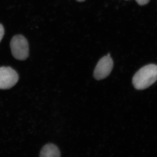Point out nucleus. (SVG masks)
Listing matches in <instances>:
<instances>
[{"label": "nucleus", "mask_w": 157, "mask_h": 157, "mask_svg": "<svg viewBox=\"0 0 157 157\" xmlns=\"http://www.w3.org/2000/svg\"><path fill=\"white\" fill-rule=\"evenodd\" d=\"M157 80V66L154 64L146 65L135 73L132 83L138 90L146 89Z\"/></svg>", "instance_id": "f257e3e1"}, {"label": "nucleus", "mask_w": 157, "mask_h": 157, "mask_svg": "<svg viewBox=\"0 0 157 157\" xmlns=\"http://www.w3.org/2000/svg\"><path fill=\"white\" fill-rule=\"evenodd\" d=\"M11 53L19 60H25L29 56V45L27 40L22 35L14 36L10 42Z\"/></svg>", "instance_id": "f03ea898"}, {"label": "nucleus", "mask_w": 157, "mask_h": 157, "mask_svg": "<svg viewBox=\"0 0 157 157\" xmlns=\"http://www.w3.org/2000/svg\"><path fill=\"white\" fill-rule=\"evenodd\" d=\"M19 76L17 72L10 67H0V89L11 88L17 83Z\"/></svg>", "instance_id": "7ed1b4c3"}, {"label": "nucleus", "mask_w": 157, "mask_h": 157, "mask_svg": "<svg viewBox=\"0 0 157 157\" xmlns=\"http://www.w3.org/2000/svg\"><path fill=\"white\" fill-rule=\"evenodd\" d=\"M113 67V61L108 53L98 62L94 71V77L98 80L106 78L110 74Z\"/></svg>", "instance_id": "20e7f679"}, {"label": "nucleus", "mask_w": 157, "mask_h": 157, "mask_svg": "<svg viewBox=\"0 0 157 157\" xmlns=\"http://www.w3.org/2000/svg\"><path fill=\"white\" fill-rule=\"evenodd\" d=\"M60 152L57 147L52 144H48L45 145L41 150L40 157H59Z\"/></svg>", "instance_id": "39448f33"}, {"label": "nucleus", "mask_w": 157, "mask_h": 157, "mask_svg": "<svg viewBox=\"0 0 157 157\" xmlns=\"http://www.w3.org/2000/svg\"><path fill=\"white\" fill-rule=\"evenodd\" d=\"M4 34H5V29H4V27L0 24V42L3 39Z\"/></svg>", "instance_id": "423d86ee"}, {"label": "nucleus", "mask_w": 157, "mask_h": 157, "mask_svg": "<svg viewBox=\"0 0 157 157\" xmlns=\"http://www.w3.org/2000/svg\"><path fill=\"white\" fill-rule=\"evenodd\" d=\"M136 1L138 3V5L142 6L148 4L150 2V0H136Z\"/></svg>", "instance_id": "0eeeda50"}, {"label": "nucleus", "mask_w": 157, "mask_h": 157, "mask_svg": "<svg viewBox=\"0 0 157 157\" xmlns=\"http://www.w3.org/2000/svg\"><path fill=\"white\" fill-rule=\"evenodd\" d=\"M76 1H77V2H84V1H85L86 0H76Z\"/></svg>", "instance_id": "6e6552de"}]
</instances>
